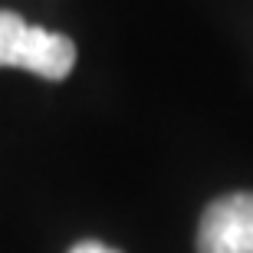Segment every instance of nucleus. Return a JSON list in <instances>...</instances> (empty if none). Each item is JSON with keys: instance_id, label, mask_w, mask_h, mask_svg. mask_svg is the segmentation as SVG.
Segmentation results:
<instances>
[{"instance_id": "f257e3e1", "label": "nucleus", "mask_w": 253, "mask_h": 253, "mask_svg": "<svg viewBox=\"0 0 253 253\" xmlns=\"http://www.w3.org/2000/svg\"><path fill=\"white\" fill-rule=\"evenodd\" d=\"M76 63L73 40L30 27L23 17L0 10V66H20L43 79H66Z\"/></svg>"}, {"instance_id": "7ed1b4c3", "label": "nucleus", "mask_w": 253, "mask_h": 253, "mask_svg": "<svg viewBox=\"0 0 253 253\" xmlns=\"http://www.w3.org/2000/svg\"><path fill=\"white\" fill-rule=\"evenodd\" d=\"M69 253H119V250H112L105 244H95V240H85V244H76Z\"/></svg>"}, {"instance_id": "f03ea898", "label": "nucleus", "mask_w": 253, "mask_h": 253, "mask_svg": "<svg viewBox=\"0 0 253 253\" xmlns=\"http://www.w3.org/2000/svg\"><path fill=\"white\" fill-rule=\"evenodd\" d=\"M197 253H253V194H227L204 211Z\"/></svg>"}]
</instances>
